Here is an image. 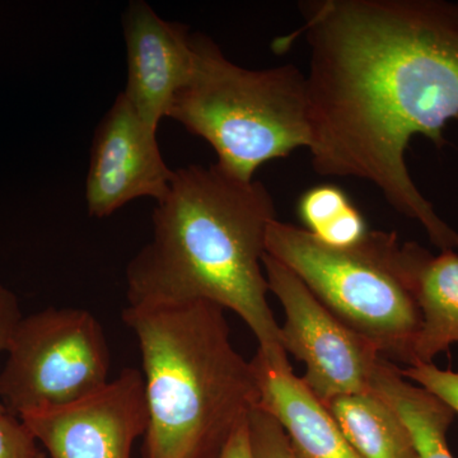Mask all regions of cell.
Wrapping results in <instances>:
<instances>
[{
  "mask_svg": "<svg viewBox=\"0 0 458 458\" xmlns=\"http://www.w3.org/2000/svg\"><path fill=\"white\" fill-rule=\"evenodd\" d=\"M300 9L297 33L311 50L313 168L369 181L437 249H458V232L406 165L415 135L441 149L445 126L458 120V2L313 0Z\"/></svg>",
  "mask_w": 458,
  "mask_h": 458,
  "instance_id": "cell-1",
  "label": "cell"
},
{
  "mask_svg": "<svg viewBox=\"0 0 458 458\" xmlns=\"http://www.w3.org/2000/svg\"><path fill=\"white\" fill-rule=\"evenodd\" d=\"M276 208L260 181L218 165L174 170L149 242L126 267L128 306L210 302L236 312L274 363L288 361L267 302L262 259Z\"/></svg>",
  "mask_w": 458,
  "mask_h": 458,
  "instance_id": "cell-2",
  "label": "cell"
},
{
  "mask_svg": "<svg viewBox=\"0 0 458 458\" xmlns=\"http://www.w3.org/2000/svg\"><path fill=\"white\" fill-rule=\"evenodd\" d=\"M225 311L204 301L123 310L143 361V458H216L258 406L254 367Z\"/></svg>",
  "mask_w": 458,
  "mask_h": 458,
  "instance_id": "cell-3",
  "label": "cell"
},
{
  "mask_svg": "<svg viewBox=\"0 0 458 458\" xmlns=\"http://www.w3.org/2000/svg\"><path fill=\"white\" fill-rule=\"evenodd\" d=\"M194 71L168 117L207 140L216 165L255 180L262 165L312 141L306 75L295 65L243 68L208 36L194 33Z\"/></svg>",
  "mask_w": 458,
  "mask_h": 458,
  "instance_id": "cell-4",
  "label": "cell"
},
{
  "mask_svg": "<svg viewBox=\"0 0 458 458\" xmlns=\"http://www.w3.org/2000/svg\"><path fill=\"white\" fill-rule=\"evenodd\" d=\"M267 254L284 265L345 327L385 360L414 366L421 318L405 246L394 232L369 231L355 245L333 247L307 229L271 222Z\"/></svg>",
  "mask_w": 458,
  "mask_h": 458,
  "instance_id": "cell-5",
  "label": "cell"
},
{
  "mask_svg": "<svg viewBox=\"0 0 458 458\" xmlns=\"http://www.w3.org/2000/svg\"><path fill=\"white\" fill-rule=\"evenodd\" d=\"M0 373V403L17 418L89 396L108 384L104 327L82 309H50L21 321Z\"/></svg>",
  "mask_w": 458,
  "mask_h": 458,
  "instance_id": "cell-6",
  "label": "cell"
},
{
  "mask_svg": "<svg viewBox=\"0 0 458 458\" xmlns=\"http://www.w3.org/2000/svg\"><path fill=\"white\" fill-rule=\"evenodd\" d=\"M262 267L284 311L280 344L306 367L301 378L315 396L327 405L336 397L372 391L384 358L376 346L328 311L293 271L267 254Z\"/></svg>",
  "mask_w": 458,
  "mask_h": 458,
  "instance_id": "cell-7",
  "label": "cell"
},
{
  "mask_svg": "<svg viewBox=\"0 0 458 458\" xmlns=\"http://www.w3.org/2000/svg\"><path fill=\"white\" fill-rule=\"evenodd\" d=\"M21 420L50 458H131L148 426L143 375L123 369L98 393Z\"/></svg>",
  "mask_w": 458,
  "mask_h": 458,
  "instance_id": "cell-8",
  "label": "cell"
},
{
  "mask_svg": "<svg viewBox=\"0 0 458 458\" xmlns=\"http://www.w3.org/2000/svg\"><path fill=\"white\" fill-rule=\"evenodd\" d=\"M174 174L162 157L157 131L120 93L102 117L90 147L86 180L89 216L106 218L140 198L162 200Z\"/></svg>",
  "mask_w": 458,
  "mask_h": 458,
  "instance_id": "cell-9",
  "label": "cell"
},
{
  "mask_svg": "<svg viewBox=\"0 0 458 458\" xmlns=\"http://www.w3.org/2000/svg\"><path fill=\"white\" fill-rule=\"evenodd\" d=\"M128 82L123 95L153 131L170 114L172 102L194 71V33L168 22L143 0H134L123 16Z\"/></svg>",
  "mask_w": 458,
  "mask_h": 458,
  "instance_id": "cell-10",
  "label": "cell"
},
{
  "mask_svg": "<svg viewBox=\"0 0 458 458\" xmlns=\"http://www.w3.org/2000/svg\"><path fill=\"white\" fill-rule=\"evenodd\" d=\"M251 363L260 394L258 408L278 421L301 457L361 458L289 361L274 363L258 352Z\"/></svg>",
  "mask_w": 458,
  "mask_h": 458,
  "instance_id": "cell-11",
  "label": "cell"
},
{
  "mask_svg": "<svg viewBox=\"0 0 458 458\" xmlns=\"http://www.w3.org/2000/svg\"><path fill=\"white\" fill-rule=\"evenodd\" d=\"M406 258L421 324L414 366L433 363L458 344V254L445 250L430 254L417 242H405Z\"/></svg>",
  "mask_w": 458,
  "mask_h": 458,
  "instance_id": "cell-12",
  "label": "cell"
},
{
  "mask_svg": "<svg viewBox=\"0 0 458 458\" xmlns=\"http://www.w3.org/2000/svg\"><path fill=\"white\" fill-rule=\"evenodd\" d=\"M327 406L361 458H419L403 419L375 391L336 397Z\"/></svg>",
  "mask_w": 458,
  "mask_h": 458,
  "instance_id": "cell-13",
  "label": "cell"
},
{
  "mask_svg": "<svg viewBox=\"0 0 458 458\" xmlns=\"http://www.w3.org/2000/svg\"><path fill=\"white\" fill-rule=\"evenodd\" d=\"M298 216L304 229L328 246L355 245L369 232L366 219L346 192L328 183L303 192L298 201Z\"/></svg>",
  "mask_w": 458,
  "mask_h": 458,
  "instance_id": "cell-14",
  "label": "cell"
},
{
  "mask_svg": "<svg viewBox=\"0 0 458 458\" xmlns=\"http://www.w3.org/2000/svg\"><path fill=\"white\" fill-rule=\"evenodd\" d=\"M249 433L255 458H302L278 421L258 406L250 412Z\"/></svg>",
  "mask_w": 458,
  "mask_h": 458,
  "instance_id": "cell-15",
  "label": "cell"
},
{
  "mask_svg": "<svg viewBox=\"0 0 458 458\" xmlns=\"http://www.w3.org/2000/svg\"><path fill=\"white\" fill-rule=\"evenodd\" d=\"M401 375L436 394L454 410V414H458V372L438 369L436 364L429 363L401 369Z\"/></svg>",
  "mask_w": 458,
  "mask_h": 458,
  "instance_id": "cell-16",
  "label": "cell"
},
{
  "mask_svg": "<svg viewBox=\"0 0 458 458\" xmlns=\"http://www.w3.org/2000/svg\"><path fill=\"white\" fill-rule=\"evenodd\" d=\"M36 442L20 418L0 411V458H38Z\"/></svg>",
  "mask_w": 458,
  "mask_h": 458,
  "instance_id": "cell-17",
  "label": "cell"
},
{
  "mask_svg": "<svg viewBox=\"0 0 458 458\" xmlns=\"http://www.w3.org/2000/svg\"><path fill=\"white\" fill-rule=\"evenodd\" d=\"M23 318L17 295L0 284V352L9 351ZM0 411H7L2 403Z\"/></svg>",
  "mask_w": 458,
  "mask_h": 458,
  "instance_id": "cell-18",
  "label": "cell"
},
{
  "mask_svg": "<svg viewBox=\"0 0 458 458\" xmlns=\"http://www.w3.org/2000/svg\"><path fill=\"white\" fill-rule=\"evenodd\" d=\"M216 458H255L250 441L249 419L232 434Z\"/></svg>",
  "mask_w": 458,
  "mask_h": 458,
  "instance_id": "cell-19",
  "label": "cell"
},
{
  "mask_svg": "<svg viewBox=\"0 0 458 458\" xmlns=\"http://www.w3.org/2000/svg\"><path fill=\"white\" fill-rule=\"evenodd\" d=\"M38 458H45V457H44V456H42V454H40V457H38Z\"/></svg>",
  "mask_w": 458,
  "mask_h": 458,
  "instance_id": "cell-20",
  "label": "cell"
}]
</instances>
